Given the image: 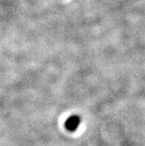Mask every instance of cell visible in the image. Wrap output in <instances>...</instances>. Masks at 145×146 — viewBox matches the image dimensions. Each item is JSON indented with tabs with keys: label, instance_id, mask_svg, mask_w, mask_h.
Instances as JSON below:
<instances>
[{
	"label": "cell",
	"instance_id": "cell-1",
	"mask_svg": "<svg viewBox=\"0 0 145 146\" xmlns=\"http://www.w3.org/2000/svg\"><path fill=\"white\" fill-rule=\"evenodd\" d=\"M80 123V118L78 116H72L66 121L65 126L69 131H75L78 128Z\"/></svg>",
	"mask_w": 145,
	"mask_h": 146
}]
</instances>
